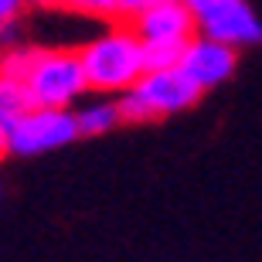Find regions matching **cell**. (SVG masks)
I'll use <instances>...</instances> for the list:
<instances>
[{"label":"cell","mask_w":262,"mask_h":262,"mask_svg":"<svg viewBox=\"0 0 262 262\" xmlns=\"http://www.w3.org/2000/svg\"><path fill=\"white\" fill-rule=\"evenodd\" d=\"M14 41H17V28L14 24H0V51L7 45H14Z\"/></svg>","instance_id":"obj_14"},{"label":"cell","mask_w":262,"mask_h":262,"mask_svg":"<svg viewBox=\"0 0 262 262\" xmlns=\"http://www.w3.org/2000/svg\"><path fill=\"white\" fill-rule=\"evenodd\" d=\"M24 92L31 106L72 109L89 92L85 72L78 61V51L68 48H41L38 61L24 75Z\"/></svg>","instance_id":"obj_3"},{"label":"cell","mask_w":262,"mask_h":262,"mask_svg":"<svg viewBox=\"0 0 262 262\" xmlns=\"http://www.w3.org/2000/svg\"><path fill=\"white\" fill-rule=\"evenodd\" d=\"M177 61H181V48H174V45H143V68L146 72L174 68Z\"/></svg>","instance_id":"obj_11"},{"label":"cell","mask_w":262,"mask_h":262,"mask_svg":"<svg viewBox=\"0 0 262 262\" xmlns=\"http://www.w3.org/2000/svg\"><path fill=\"white\" fill-rule=\"evenodd\" d=\"M184 4L191 7V14L198 17V14H204V10H211L214 4H222V0H184Z\"/></svg>","instance_id":"obj_15"},{"label":"cell","mask_w":262,"mask_h":262,"mask_svg":"<svg viewBox=\"0 0 262 262\" xmlns=\"http://www.w3.org/2000/svg\"><path fill=\"white\" fill-rule=\"evenodd\" d=\"M78 61L85 72V82L99 96L126 92L140 82L143 75V41L136 38V31L126 24L109 28L106 34L92 38L89 45L78 48Z\"/></svg>","instance_id":"obj_1"},{"label":"cell","mask_w":262,"mask_h":262,"mask_svg":"<svg viewBox=\"0 0 262 262\" xmlns=\"http://www.w3.org/2000/svg\"><path fill=\"white\" fill-rule=\"evenodd\" d=\"M28 109H31V102H28V92H24V82L0 72V126L7 129Z\"/></svg>","instance_id":"obj_9"},{"label":"cell","mask_w":262,"mask_h":262,"mask_svg":"<svg viewBox=\"0 0 262 262\" xmlns=\"http://www.w3.org/2000/svg\"><path fill=\"white\" fill-rule=\"evenodd\" d=\"M45 4L61 7V10H82V4H85V0H45Z\"/></svg>","instance_id":"obj_16"},{"label":"cell","mask_w":262,"mask_h":262,"mask_svg":"<svg viewBox=\"0 0 262 262\" xmlns=\"http://www.w3.org/2000/svg\"><path fill=\"white\" fill-rule=\"evenodd\" d=\"M82 14L106 17V20H119V0H85V4H82Z\"/></svg>","instance_id":"obj_12"},{"label":"cell","mask_w":262,"mask_h":262,"mask_svg":"<svg viewBox=\"0 0 262 262\" xmlns=\"http://www.w3.org/2000/svg\"><path fill=\"white\" fill-rule=\"evenodd\" d=\"M177 68L201 92H208V89L222 85V82H228L235 75V68H238V48L225 45V41H214V38H204V34H194L181 48Z\"/></svg>","instance_id":"obj_5"},{"label":"cell","mask_w":262,"mask_h":262,"mask_svg":"<svg viewBox=\"0 0 262 262\" xmlns=\"http://www.w3.org/2000/svg\"><path fill=\"white\" fill-rule=\"evenodd\" d=\"M41 55V45H28V41H14V45H7V48L0 51V72L10 78H20L24 82V75L31 72V65L38 61Z\"/></svg>","instance_id":"obj_10"},{"label":"cell","mask_w":262,"mask_h":262,"mask_svg":"<svg viewBox=\"0 0 262 262\" xmlns=\"http://www.w3.org/2000/svg\"><path fill=\"white\" fill-rule=\"evenodd\" d=\"M4 133H7V154L14 157H41L78 140L75 113L72 109H48V106H31Z\"/></svg>","instance_id":"obj_4"},{"label":"cell","mask_w":262,"mask_h":262,"mask_svg":"<svg viewBox=\"0 0 262 262\" xmlns=\"http://www.w3.org/2000/svg\"><path fill=\"white\" fill-rule=\"evenodd\" d=\"M31 0H0V24H17Z\"/></svg>","instance_id":"obj_13"},{"label":"cell","mask_w":262,"mask_h":262,"mask_svg":"<svg viewBox=\"0 0 262 262\" xmlns=\"http://www.w3.org/2000/svg\"><path fill=\"white\" fill-rule=\"evenodd\" d=\"M72 113H75L78 136H102V133H113L123 123L116 99H96V102H85V106L72 109Z\"/></svg>","instance_id":"obj_8"},{"label":"cell","mask_w":262,"mask_h":262,"mask_svg":"<svg viewBox=\"0 0 262 262\" xmlns=\"http://www.w3.org/2000/svg\"><path fill=\"white\" fill-rule=\"evenodd\" d=\"M133 31L143 45H174L184 48L198 34V17L184 0H154L150 7L133 17Z\"/></svg>","instance_id":"obj_7"},{"label":"cell","mask_w":262,"mask_h":262,"mask_svg":"<svg viewBox=\"0 0 262 262\" xmlns=\"http://www.w3.org/2000/svg\"><path fill=\"white\" fill-rule=\"evenodd\" d=\"M201 96H204L201 89L174 65L160 68V72H143L133 89L119 92L116 106L123 123H154V119L191 109Z\"/></svg>","instance_id":"obj_2"},{"label":"cell","mask_w":262,"mask_h":262,"mask_svg":"<svg viewBox=\"0 0 262 262\" xmlns=\"http://www.w3.org/2000/svg\"><path fill=\"white\" fill-rule=\"evenodd\" d=\"M198 34L225 41L232 48H252L262 45V20L249 0H222L211 10L198 14Z\"/></svg>","instance_id":"obj_6"},{"label":"cell","mask_w":262,"mask_h":262,"mask_svg":"<svg viewBox=\"0 0 262 262\" xmlns=\"http://www.w3.org/2000/svg\"><path fill=\"white\" fill-rule=\"evenodd\" d=\"M7 157V133H4V126H0V160Z\"/></svg>","instance_id":"obj_17"}]
</instances>
